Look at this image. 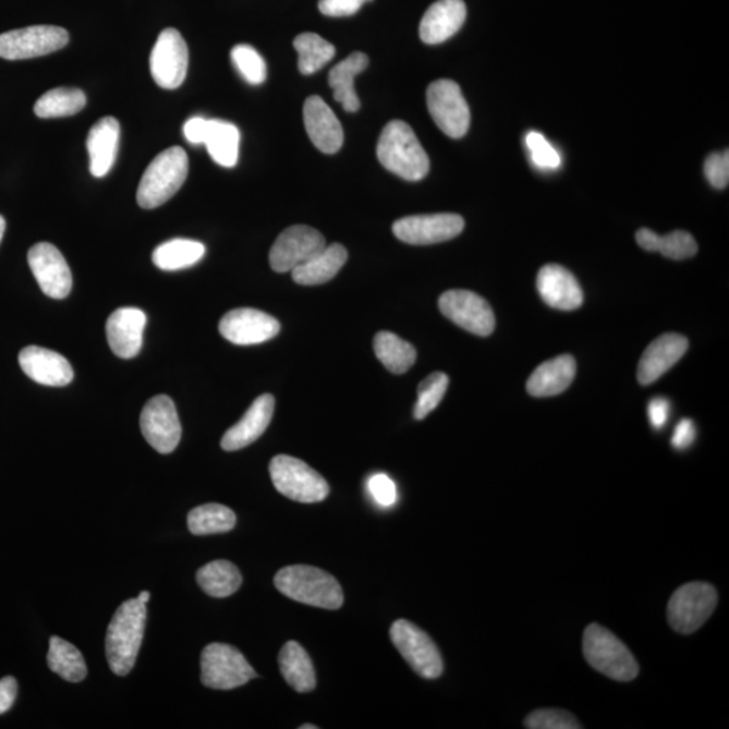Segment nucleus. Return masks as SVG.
Wrapping results in <instances>:
<instances>
[{
    "mask_svg": "<svg viewBox=\"0 0 729 729\" xmlns=\"http://www.w3.org/2000/svg\"><path fill=\"white\" fill-rule=\"evenodd\" d=\"M717 592L706 582H689L671 596L668 606V620L678 634L689 635L703 627L716 609Z\"/></svg>",
    "mask_w": 729,
    "mask_h": 729,
    "instance_id": "8",
    "label": "nucleus"
},
{
    "mask_svg": "<svg viewBox=\"0 0 729 729\" xmlns=\"http://www.w3.org/2000/svg\"><path fill=\"white\" fill-rule=\"evenodd\" d=\"M293 48L299 53V71L303 75H313L335 59V45L315 33H303L293 41Z\"/></svg>",
    "mask_w": 729,
    "mask_h": 729,
    "instance_id": "38",
    "label": "nucleus"
},
{
    "mask_svg": "<svg viewBox=\"0 0 729 729\" xmlns=\"http://www.w3.org/2000/svg\"><path fill=\"white\" fill-rule=\"evenodd\" d=\"M637 245L647 252H658L659 235L649 229H641L636 233Z\"/></svg>",
    "mask_w": 729,
    "mask_h": 729,
    "instance_id": "51",
    "label": "nucleus"
},
{
    "mask_svg": "<svg viewBox=\"0 0 729 729\" xmlns=\"http://www.w3.org/2000/svg\"><path fill=\"white\" fill-rule=\"evenodd\" d=\"M527 148L531 153V158L536 167L544 169H557L561 166V156L552 148L551 144L545 138L544 134L530 132L527 138Z\"/></svg>",
    "mask_w": 729,
    "mask_h": 729,
    "instance_id": "43",
    "label": "nucleus"
},
{
    "mask_svg": "<svg viewBox=\"0 0 729 729\" xmlns=\"http://www.w3.org/2000/svg\"><path fill=\"white\" fill-rule=\"evenodd\" d=\"M138 600L148 604L150 600V593L149 592H141L138 595Z\"/></svg>",
    "mask_w": 729,
    "mask_h": 729,
    "instance_id": "52",
    "label": "nucleus"
},
{
    "mask_svg": "<svg viewBox=\"0 0 729 729\" xmlns=\"http://www.w3.org/2000/svg\"><path fill=\"white\" fill-rule=\"evenodd\" d=\"M367 490L378 506L389 508L398 501V489L391 477L378 473L367 479Z\"/></svg>",
    "mask_w": 729,
    "mask_h": 729,
    "instance_id": "44",
    "label": "nucleus"
},
{
    "mask_svg": "<svg viewBox=\"0 0 729 729\" xmlns=\"http://www.w3.org/2000/svg\"><path fill=\"white\" fill-rule=\"evenodd\" d=\"M146 604L138 597L130 598L117 609L106 637V655L110 669L117 676H127L137 660L144 641Z\"/></svg>",
    "mask_w": 729,
    "mask_h": 729,
    "instance_id": "1",
    "label": "nucleus"
},
{
    "mask_svg": "<svg viewBox=\"0 0 729 729\" xmlns=\"http://www.w3.org/2000/svg\"><path fill=\"white\" fill-rule=\"evenodd\" d=\"M536 288L545 303L559 311L578 309L584 303L580 282L561 265H545L539 270Z\"/></svg>",
    "mask_w": 729,
    "mask_h": 729,
    "instance_id": "22",
    "label": "nucleus"
},
{
    "mask_svg": "<svg viewBox=\"0 0 729 729\" xmlns=\"http://www.w3.org/2000/svg\"><path fill=\"white\" fill-rule=\"evenodd\" d=\"M377 157L387 171L406 182H421L429 171V158L414 130L403 121L384 127L377 144Z\"/></svg>",
    "mask_w": 729,
    "mask_h": 729,
    "instance_id": "2",
    "label": "nucleus"
},
{
    "mask_svg": "<svg viewBox=\"0 0 729 729\" xmlns=\"http://www.w3.org/2000/svg\"><path fill=\"white\" fill-rule=\"evenodd\" d=\"M697 251V242L688 231L677 230L665 236L659 235L658 252L665 257L680 262L696 256Z\"/></svg>",
    "mask_w": 729,
    "mask_h": 729,
    "instance_id": "41",
    "label": "nucleus"
},
{
    "mask_svg": "<svg viewBox=\"0 0 729 729\" xmlns=\"http://www.w3.org/2000/svg\"><path fill=\"white\" fill-rule=\"evenodd\" d=\"M304 126L313 144L326 155H335L343 145V129L335 111L319 96L305 100Z\"/></svg>",
    "mask_w": 729,
    "mask_h": 729,
    "instance_id": "20",
    "label": "nucleus"
},
{
    "mask_svg": "<svg viewBox=\"0 0 729 729\" xmlns=\"http://www.w3.org/2000/svg\"><path fill=\"white\" fill-rule=\"evenodd\" d=\"M649 425L655 429H663L670 416V401L665 398H655L649 401L648 409Z\"/></svg>",
    "mask_w": 729,
    "mask_h": 729,
    "instance_id": "48",
    "label": "nucleus"
},
{
    "mask_svg": "<svg viewBox=\"0 0 729 729\" xmlns=\"http://www.w3.org/2000/svg\"><path fill=\"white\" fill-rule=\"evenodd\" d=\"M325 236L309 226L296 224L282 231L269 253L275 272H292L326 247Z\"/></svg>",
    "mask_w": 729,
    "mask_h": 729,
    "instance_id": "15",
    "label": "nucleus"
},
{
    "mask_svg": "<svg viewBox=\"0 0 729 729\" xmlns=\"http://www.w3.org/2000/svg\"><path fill=\"white\" fill-rule=\"evenodd\" d=\"M301 728H302V729H316V728H318V727L313 726V725H305V726H302Z\"/></svg>",
    "mask_w": 729,
    "mask_h": 729,
    "instance_id": "54",
    "label": "nucleus"
},
{
    "mask_svg": "<svg viewBox=\"0 0 729 729\" xmlns=\"http://www.w3.org/2000/svg\"><path fill=\"white\" fill-rule=\"evenodd\" d=\"M689 342L683 336L669 332L655 339L644 350L637 367V380L642 386H648L659 380L688 352Z\"/></svg>",
    "mask_w": 729,
    "mask_h": 729,
    "instance_id": "23",
    "label": "nucleus"
},
{
    "mask_svg": "<svg viewBox=\"0 0 729 729\" xmlns=\"http://www.w3.org/2000/svg\"><path fill=\"white\" fill-rule=\"evenodd\" d=\"M427 107L434 122L448 137H465L471 127V110L455 82L442 78L429 84Z\"/></svg>",
    "mask_w": 729,
    "mask_h": 729,
    "instance_id": "10",
    "label": "nucleus"
},
{
    "mask_svg": "<svg viewBox=\"0 0 729 729\" xmlns=\"http://www.w3.org/2000/svg\"><path fill=\"white\" fill-rule=\"evenodd\" d=\"M575 360L563 354L539 365L530 376L527 392L534 398H550L567 391L575 377Z\"/></svg>",
    "mask_w": 729,
    "mask_h": 729,
    "instance_id": "27",
    "label": "nucleus"
},
{
    "mask_svg": "<svg viewBox=\"0 0 729 729\" xmlns=\"http://www.w3.org/2000/svg\"><path fill=\"white\" fill-rule=\"evenodd\" d=\"M235 524V513L229 507L215 502L196 507L189 513V528L194 535L229 533Z\"/></svg>",
    "mask_w": 729,
    "mask_h": 729,
    "instance_id": "37",
    "label": "nucleus"
},
{
    "mask_svg": "<svg viewBox=\"0 0 729 729\" xmlns=\"http://www.w3.org/2000/svg\"><path fill=\"white\" fill-rule=\"evenodd\" d=\"M48 666L68 682H82L87 677V665L82 653L59 636L50 637Z\"/></svg>",
    "mask_w": 729,
    "mask_h": 729,
    "instance_id": "35",
    "label": "nucleus"
},
{
    "mask_svg": "<svg viewBox=\"0 0 729 729\" xmlns=\"http://www.w3.org/2000/svg\"><path fill=\"white\" fill-rule=\"evenodd\" d=\"M196 581L208 596L223 598L240 590L242 575L234 563L219 559L197 570Z\"/></svg>",
    "mask_w": 729,
    "mask_h": 729,
    "instance_id": "33",
    "label": "nucleus"
},
{
    "mask_svg": "<svg viewBox=\"0 0 729 729\" xmlns=\"http://www.w3.org/2000/svg\"><path fill=\"white\" fill-rule=\"evenodd\" d=\"M241 134L235 124L208 120L203 144L220 167L233 168L239 162Z\"/></svg>",
    "mask_w": 729,
    "mask_h": 729,
    "instance_id": "30",
    "label": "nucleus"
},
{
    "mask_svg": "<svg viewBox=\"0 0 729 729\" xmlns=\"http://www.w3.org/2000/svg\"><path fill=\"white\" fill-rule=\"evenodd\" d=\"M201 666L203 685L217 691H231L257 677L240 649L224 643L208 644L203 649Z\"/></svg>",
    "mask_w": 729,
    "mask_h": 729,
    "instance_id": "7",
    "label": "nucleus"
},
{
    "mask_svg": "<svg viewBox=\"0 0 729 729\" xmlns=\"http://www.w3.org/2000/svg\"><path fill=\"white\" fill-rule=\"evenodd\" d=\"M275 404L272 394H262L254 400L242 420L223 435L222 442H220L222 449L236 451L256 442L272 421Z\"/></svg>",
    "mask_w": 729,
    "mask_h": 729,
    "instance_id": "25",
    "label": "nucleus"
},
{
    "mask_svg": "<svg viewBox=\"0 0 729 729\" xmlns=\"http://www.w3.org/2000/svg\"><path fill=\"white\" fill-rule=\"evenodd\" d=\"M449 387V377L445 373L435 372L429 375L417 387V399L414 406V417L423 421L437 409L444 400Z\"/></svg>",
    "mask_w": 729,
    "mask_h": 729,
    "instance_id": "39",
    "label": "nucleus"
},
{
    "mask_svg": "<svg viewBox=\"0 0 729 729\" xmlns=\"http://www.w3.org/2000/svg\"><path fill=\"white\" fill-rule=\"evenodd\" d=\"M373 348H375L376 357L393 375H403L415 364V348L404 339L394 336L393 332H378Z\"/></svg>",
    "mask_w": 729,
    "mask_h": 729,
    "instance_id": "34",
    "label": "nucleus"
},
{
    "mask_svg": "<svg viewBox=\"0 0 729 729\" xmlns=\"http://www.w3.org/2000/svg\"><path fill=\"white\" fill-rule=\"evenodd\" d=\"M696 426H694L693 421L682 420L680 423H678L675 429V434H672V448L677 450H685L691 448L694 439H696Z\"/></svg>",
    "mask_w": 729,
    "mask_h": 729,
    "instance_id": "47",
    "label": "nucleus"
},
{
    "mask_svg": "<svg viewBox=\"0 0 729 729\" xmlns=\"http://www.w3.org/2000/svg\"><path fill=\"white\" fill-rule=\"evenodd\" d=\"M466 4L463 0H438L423 15L420 34L427 45L448 41L461 31L466 21Z\"/></svg>",
    "mask_w": 729,
    "mask_h": 729,
    "instance_id": "24",
    "label": "nucleus"
},
{
    "mask_svg": "<svg viewBox=\"0 0 729 729\" xmlns=\"http://www.w3.org/2000/svg\"><path fill=\"white\" fill-rule=\"evenodd\" d=\"M530 729H579L582 728L572 714L562 709H539L533 712L524 721Z\"/></svg>",
    "mask_w": 729,
    "mask_h": 729,
    "instance_id": "42",
    "label": "nucleus"
},
{
    "mask_svg": "<svg viewBox=\"0 0 729 729\" xmlns=\"http://www.w3.org/2000/svg\"><path fill=\"white\" fill-rule=\"evenodd\" d=\"M439 309L446 318L474 336L488 337L495 330L494 309L477 293L465 290L445 292L439 297Z\"/></svg>",
    "mask_w": 729,
    "mask_h": 729,
    "instance_id": "14",
    "label": "nucleus"
},
{
    "mask_svg": "<svg viewBox=\"0 0 729 729\" xmlns=\"http://www.w3.org/2000/svg\"><path fill=\"white\" fill-rule=\"evenodd\" d=\"M189 47L177 29L162 31L150 54L153 81L163 89H177L189 72Z\"/></svg>",
    "mask_w": 729,
    "mask_h": 729,
    "instance_id": "12",
    "label": "nucleus"
},
{
    "mask_svg": "<svg viewBox=\"0 0 729 729\" xmlns=\"http://www.w3.org/2000/svg\"><path fill=\"white\" fill-rule=\"evenodd\" d=\"M348 262V251L339 243L326 246L313 258L292 270V279L301 285H319L335 279Z\"/></svg>",
    "mask_w": 729,
    "mask_h": 729,
    "instance_id": "28",
    "label": "nucleus"
},
{
    "mask_svg": "<svg viewBox=\"0 0 729 729\" xmlns=\"http://www.w3.org/2000/svg\"><path fill=\"white\" fill-rule=\"evenodd\" d=\"M121 124L114 117H105L89 130L87 150L89 172L96 179L107 177L114 167L120 146Z\"/></svg>",
    "mask_w": 729,
    "mask_h": 729,
    "instance_id": "26",
    "label": "nucleus"
},
{
    "mask_svg": "<svg viewBox=\"0 0 729 729\" xmlns=\"http://www.w3.org/2000/svg\"><path fill=\"white\" fill-rule=\"evenodd\" d=\"M704 172L712 186L725 190L729 183V153H714L705 160Z\"/></svg>",
    "mask_w": 729,
    "mask_h": 729,
    "instance_id": "45",
    "label": "nucleus"
},
{
    "mask_svg": "<svg viewBox=\"0 0 729 729\" xmlns=\"http://www.w3.org/2000/svg\"><path fill=\"white\" fill-rule=\"evenodd\" d=\"M279 665L288 685L299 693L314 691L316 676L313 660L301 644L295 641L285 643L279 655Z\"/></svg>",
    "mask_w": 729,
    "mask_h": 729,
    "instance_id": "31",
    "label": "nucleus"
},
{
    "mask_svg": "<svg viewBox=\"0 0 729 729\" xmlns=\"http://www.w3.org/2000/svg\"><path fill=\"white\" fill-rule=\"evenodd\" d=\"M206 254V246L199 241L174 239L161 243L153 252V264L158 269L174 272L194 267Z\"/></svg>",
    "mask_w": 729,
    "mask_h": 729,
    "instance_id": "32",
    "label": "nucleus"
},
{
    "mask_svg": "<svg viewBox=\"0 0 729 729\" xmlns=\"http://www.w3.org/2000/svg\"><path fill=\"white\" fill-rule=\"evenodd\" d=\"M275 585L282 595L305 606L339 609L343 606V592L339 582L325 570L295 564L276 574Z\"/></svg>",
    "mask_w": 729,
    "mask_h": 729,
    "instance_id": "3",
    "label": "nucleus"
},
{
    "mask_svg": "<svg viewBox=\"0 0 729 729\" xmlns=\"http://www.w3.org/2000/svg\"><path fill=\"white\" fill-rule=\"evenodd\" d=\"M370 0H319V11L327 16H350Z\"/></svg>",
    "mask_w": 729,
    "mask_h": 729,
    "instance_id": "46",
    "label": "nucleus"
},
{
    "mask_svg": "<svg viewBox=\"0 0 729 729\" xmlns=\"http://www.w3.org/2000/svg\"><path fill=\"white\" fill-rule=\"evenodd\" d=\"M141 432L146 442L161 454H171L182 439L177 405L167 394L155 396L141 414Z\"/></svg>",
    "mask_w": 729,
    "mask_h": 729,
    "instance_id": "13",
    "label": "nucleus"
},
{
    "mask_svg": "<svg viewBox=\"0 0 729 729\" xmlns=\"http://www.w3.org/2000/svg\"><path fill=\"white\" fill-rule=\"evenodd\" d=\"M206 118L194 117L191 120L186 121L183 127L184 137L189 143L194 145L203 144V137H205L206 127H207Z\"/></svg>",
    "mask_w": 729,
    "mask_h": 729,
    "instance_id": "50",
    "label": "nucleus"
},
{
    "mask_svg": "<svg viewBox=\"0 0 729 729\" xmlns=\"http://www.w3.org/2000/svg\"><path fill=\"white\" fill-rule=\"evenodd\" d=\"M146 315L134 307L118 308L107 320V341L118 357L130 360L137 357L143 349Z\"/></svg>",
    "mask_w": 729,
    "mask_h": 729,
    "instance_id": "19",
    "label": "nucleus"
},
{
    "mask_svg": "<svg viewBox=\"0 0 729 729\" xmlns=\"http://www.w3.org/2000/svg\"><path fill=\"white\" fill-rule=\"evenodd\" d=\"M20 365L33 381L47 387H65L73 380L72 365L53 350L27 347L21 350Z\"/></svg>",
    "mask_w": 729,
    "mask_h": 729,
    "instance_id": "21",
    "label": "nucleus"
},
{
    "mask_svg": "<svg viewBox=\"0 0 729 729\" xmlns=\"http://www.w3.org/2000/svg\"><path fill=\"white\" fill-rule=\"evenodd\" d=\"M70 34L59 26L38 25L0 34V58L27 60L41 58L66 47Z\"/></svg>",
    "mask_w": 729,
    "mask_h": 729,
    "instance_id": "11",
    "label": "nucleus"
},
{
    "mask_svg": "<svg viewBox=\"0 0 729 729\" xmlns=\"http://www.w3.org/2000/svg\"><path fill=\"white\" fill-rule=\"evenodd\" d=\"M16 693H19V683L14 677H4L0 680V715L11 709L15 703Z\"/></svg>",
    "mask_w": 729,
    "mask_h": 729,
    "instance_id": "49",
    "label": "nucleus"
},
{
    "mask_svg": "<svg viewBox=\"0 0 729 729\" xmlns=\"http://www.w3.org/2000/svg\"><path fill=\"white\" fill-rule=\"evenodd\" d=\"M4 231H5V219L2 217V215H0V242H2L3 240Z\"/></svg>",
    "mask_w": 729,
    "mask_h": 729,
    "instance_id": "53",
    "label": "nucleus"
},
{
    "mask_svg": "<svg viewBox=\"0 0 729 729\" xmlns=\"http://www.w3.org/2000/svg\"><path fill=\"white\" fill-rule=\"evenodd\" d=\"M465 228V220L457 214L412 215L393 223L396 239L410 245H434L455 239Z\"/></svg>",
    "mask_w": 729,
    "mask_h": 729,
    "instance_id": "16",
    "label": "nucleus"
},
{
    "mask_svg": "<svg viewBox=\"0 0 729 729\" xmlns=\"http://www.w3.org/2000/svg\"><path fill=\"white\" fill-rule=\"evenodd\" d=\"M87 105V96L82 89L60 87L50 89L34 105V112L38 118H64L77 114Z\"/></svg>",
    "mask_w": 729,
    "mask_h": 729,
    "instance_id": "36",
    "label": "nucleus"
},
{
    "mask_svg": "<svg viewBox=\"0 0 729 729\" xmlns=\"http://www.w3.org/2000/svg\"><path fill=\"white\" fill-rule=\"evenodd\" d=\"M269 472L275 488L288 499L311 505L324 501L330 494L326 479L297 458L277 455L270 461Z\"/></svg>",
    "mask_w": 729,
    "mask_h": 729,
    "instance_id": "6",
    "label": "nucleus"
},
{
    "mask_svg": "<svg viewBox=\"0 0 729 729\" xmlns=\"http://www.w3.org/2000/svg\"><path fill=\"white\" fill-rule=\"evenodd\" d=\"M369 65V58L363 52H354L347 60L339 62L329 73V84L335 92V99L344 111L357 112L361 101L354 89L355 76Z\"/></svg>",
    "mask_w": 729,
    "mask_h": 729,
    "instance_id": "29",
    "label": "nucleus"
},
{
    "mask_svg": "<svg viewBox=\"0 0 729 729\" xmlns=\"http://www.w3.org/2000/svg\"><path fill=\"white\" fill-rule=\"evenodd\" d=\"M280 329L279 320L272 315L254 308L230 311L219 324L220 335L229 342L240 344V347L270 341L279 336Z\"/></svg>",
    "mask_w": 729,
    "mask_h": 729,
    "instance_id": "18",
    "label": "nucleus"
},
{
    "mask_svg": "<svg viewBox=\"0 0 729 729\" xmlns=\"http://www.w3.org/2000/svg\"><path fill=\"white\" fill-rule=\"evenodd\" d=\"M231 60H233L234 66L248 84L258 86V84L267 81V64H265L263 56L251 47V45H236L231 50Z\"/></svg>",
    "mask_w": 729,
    "mask_h": 729,
    "instance_id": "40",
    "label": "nucleus"
},
{
    "mask_svg": "<svg viewBox=\"0 0 729 729\" xmlns=\"http://www.w3.org/2000/svg\"><path fill=\"white\" fill-rule=\"evenodd\" d=\"M582 647L587 664L602 675L620 682H629L637 677L639 665L630 648L604 627H587Z\"/></svg>",
    "mask_w": 729,
    "mask_h": 729,
    "instance_id": "5",
    "label": "nucleus"
},
{
    "mask_svg": "<svg viewBox=\"0 0 729 729\" xmlns=\"http://www.w3.org/2000/svg\"><path fill=\"white\" fill-rule=\"evenodd\" d=\"M27 262L45 295L58 299V301L70 295L72 290L71 268L62 253L52 243H36L27 254Z\"/></svg>",
    "mask_w": 729,
    "mask_h": 729,
    "instance_id": "17",
    "label": "nucleus"
},
{
    "mask_svg": "<svg viewBox=\"0 0 729 729\" xmlns=\"http://www.w3.org/2000/svg\"><path fill=\"white\" fill-rule=\"evenodd\" d=\"M392 642L394 647L401 654L416 672L426 680H435L442 676L444 659L440 655L437 644L433 642L425 631L420 627L412 624L409 620H398L391 627Z\"/></svg>",
    "mask_w": 729,
    "mask_h": 729,
    "instance_id": "9",
    "label": "nucleus"
},
{
    "mask_svg": "<svg viewBox=\"0 0 729 729\" xmlns=\"http://www.w3.org/2000/svg\"><path fill=\"white\" fill-rule=\"evenodd\" d=\"M189 156L180 146H172L158 155L141 179L137 202L145 210H153L178 194L189 177Z\"/></svg>",
    "mask_w": 729,
    "mask_h": 729,
    "instance_id": "4",
    "label": "nucleus"
}]
</instances>
